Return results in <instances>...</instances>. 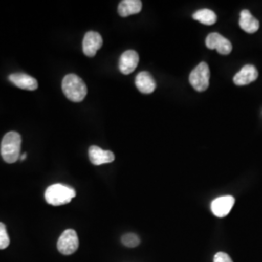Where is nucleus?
I'll return each mask as SVG.
<instances>
[{
    "label": "nucleus",
    "instance_id": "dca6fc26",
    "mask_svg": "<svg viewBox=\"0 0 262 262\" xmlns=\"http://www.w3.org/2000/svg\"><path fill=\"white\" fill-rule=\"evenodd\" d=\"M192 18L205 26H212L217 19L215 12L210 9L198 10L192 15Z\"/></svg>",
    "mask_w": 262,
    "mask_h": 262
},
{
    "label": "nucleus",
    "instance_id": "aec40b11",
    "mask_svg": "<svg viewBox=\"0 0 262 262\" xmlns=\"http://www.w3.org/2000/svg\"><path fill=\"white\" fill-rule=\"evenodd\" d=\"M19 159H20V160L23 161V160H25V159H27V154L25 152V154H23L20 157H19Z\"/></svg>",
    "mask_w": 262,
    "mask_h": 262
},
{
    "label": "nucleus",
    "instance_id": "1a4fd4ad",
    "mask_svg": "<svg viewBox=\"0 0 262 262\" xmlns=\"http://www.w3.org/2000/svg\"><path fill=\"white\" fill-rule=\"evenodd\" d=\"M138 62H139V56L135 51L133 50L125 51L120 58V62H119L120 71L124 75H128L136 69Z\"/></svg>",
    "mask_w": 262,
    "mask_h": 262
},
{
    "label": "nucleus",
    "instance_id": "f03ea898",
    "mask_svg": "<svg viewBox=\"0 0 262 262\" xmlns=\"http://www.w3.org/2000/svg\"><path fill=\"white\" fill-rule=\"evenodd\" d=\"M21 137L18 132L10 131L6 133L1 143V156L7 163L16 162L20 157Z\"/></svg>",
    "mask_w": 262,
    "mask_h": 262
},
{
    "label": "nucleus",
    "instance_id": "f257e3e1",
    "mask_svg": "<svg viewBox=\"0 0 262 262\" xmlns=\"http://www.w3.org/2000/svg\"><path fill=\"white\" fill-rule=\"evenodd\" d=\"M62 92L66 97L73 102H81L88 94L84 81L75 74H68L62 81Z\"/></svg>",
    "mask_w": 262,
    "mask_h": 262
},
{
    "label": "nucleus",
    "instance_id": "6e6552de",
    "mask_svg": "<svg viewBox=\"0 0 262 262\" xmlns=\"http://www.w3.org/2000/svg\"><path fill=\"white\" fill-rule=\"evenodd\" d=\"M234 203L235 198L231 195L217 197L212 202L211 210L215 216L225 217L230 213Z\"/></svg>",
    "mask_w": 262,
    "mask_h": 262
},
{
    "label": "nucleus",
    "instance_id": "7ed1b4c3",
    "mask_svg": "<svg viewBox=\"0 0 262 262\" xmlns=\"http://www.w3.org/2000/svg\"><path fill=\"white\" fill-rule=\"evenodd\" d=\"M76 196L72 187L61 184H55L48 187L45 191V199L52 206H61L68 204Z\"/></svg>",
    "mask_w": 262,
    "mask_h": 262
},
{
    "label": "nucleus",
    "instance_id": "4468645a",
    "mask_svg": "<svg viewBox=\"0 0 262 262\" xmlns=\"http://www.w3.org/2000/svg\"><path fill=\"white\" fill-rule=\"evenodd\" d=\"M239 25H240V28L247 33H254L259 28L258 19H255L249 10H243L241 12Z\"/></svg>",
    "mask_w": 262,
    "mask_h": 262
},
{
    "label": "nucleus",
    "instance_id": "9b49d317",
    "mask_svg": "<svg viewBox=\"0 0 262 262\" xmlns=\"http://www.w3.org/2000/svg\"><path fill=\"white\" fill-rule=\"evenodd\" d=\"M258 78V71L253 66L248 64L234 76L233 82L237 85H246L254 82Z\"/></svg>",
    "mask_w": 262,
    "mask_h": 262
},
{
    "label": "nucleus",
    "instance_id": "2eb2a0df",
    "mask_svg": "<svg viewBox=\"0 0 262 262\" xmlns=\"http://www.w3.org/2000/svg\"><path fill=\"white\" fill-rule=\"evenodd\" d=\"M142 10V2L140 0H123L118 8L121 17H128L130 15L138 14Z\"/></svg>",
    "mask_w": 262,
    "mask_h": 262
},
{
    "label": "nucleus",
    "instance_id": "9d476101",
    "mask_svg": "<svg viewBox=\"0 0 262 262\" xmlns=\"http://www.w3.org/2000/svg\"><path fill=\"white\" fill-rule=\"evenodd\" d=\"M90 160L94 165H102L105 163H111L115 160V156L111 150H104L97 147L92 146L89 150Z\"/></svg>",
    "mask_w": 262,
    "mask_h": 262
},
{
    "label": "nucleus",
    "instance_id": "0eeeda50",
    "mask_svg": "<svg viewBox=\"0 0 262 262\" xmlns=\"http://www.w3.org/2000/svg\"><path fill=\"white\" fill-rule=\"evenodd\" d=\"M102 45L103 39L98 32L89 31L85 33L83 40V52L85 56L94 57Z\"/></svg>",
    "mask_w": 262,
    "mask_h": 262
},
{
    "label": "nucleus",
    "instance_id": "ddd939ff",
    "mask_svg": "<svg viewBox=\"0 0 262 262\" xmlns=\"http://www.w3.org/2000/svg\"><path fill=\"white\" fill-rule=\"evenodd\" d=\"M135 84L142 94H149L155 92L157 84L149 72H140L135 78Z\"/></svg>",
    "mask_w": 262,
    "mask_h": 262
},
{
    "label": "nucleus",
    "instance_id": "423d86ee",
    "mask_svg": "<svg viewBox=\"0 0 262 262\" xmlns=\"http://www.w3.org/2000/svg\"><path fill=\"white\" fill-rule=\"evenodd\" d=\"M206 46L210 50H216L221 55H228L232 51V45L228 39L220 33H210L206 38Z\"/></svg>",
    "mask_w": 262,
    "mask_h": 262
},
{
    "label": "nucleus",
    "instance_id": "20e7f679",
    "mask_svg": "<svg viewBox=\"0 0 262 262\" xmlns=\"http://www.w3.org/2000/svg\"><path fill=\"white\" fill-rule=\"evenodd\" d=\"M210 69L206 62H201L191 71L189 83L197 92H205L210 83Z\"/></svg>",
    "mask_w": 262,
    "mask_h": 262
},
{
    "label": "nucleus",
    "instance_id": "39448f33",
    "mask_svg": "<svg viewBox=\"0 0 262 262\" xmlns=\"http://www.w3.org/2000/svg\"><path fill=\"white\" fill-rule=\"evenodd\" d=\"M79 248V238L73 229H66L57 241V250L61 254L70 255Z\"/></svg>",
    "mask_w": 262,
    "mask_h": 262
},
{
    "label": "nucleus",
    "instance_id": "f8f14e48",
    "mask_svg": "<svg viewBox=\"0 0 262 262\" xmlns=\"http://www.w3.org/2000/svg\"><path fill=\"white\" fill-rule=\"evenodd\" d=\"M11 83L21 90L35 91L38 88V82L33 77L26 73H14L9 76Z\"/></svg>",
    "mask_w": 262,
    "mask_h": 262
},
{
    "label": "nucleus",
    "instance_id": "6ab92c4d",
    "mask_svg": "<svg viewBox=\"0 0 262 262\" xmlns=\"http://www.w3.org/2000/svg\"><path fill=\"white\" fill-rule=\"evenodd\" d=\"M214 262H233L231 257L225 253H215Z\"/></svg>",
    "mask_w": 262,
    "mask_h": 262
},
{
    "label": "nucleus",
    "instance_id": "a211bd4d",
    "mask_svg": "<svg viewBox=\"0 0 262 262\" xmlns=\"http://www.w3.org/2000/svg\"><path fill=\"white\" fill-rule=\"evenodd\" d=\"M10 244L9 235L4 224L0 223V250L6 249Z\"/></svg>",
    "mask_w": 262,
    "mask_h": 262
},
{
    "label": "nucleus",
    "instance_id": "f3484780",
    "mask_svg": "<svg viewBox=\"0 0 262 262\" xmlns=\"http://www.w3.org/2000/svg\"><path fill=\"white\" fill-rule=\"evenodd\" d=\"M122 242L125 247L128 248H135L140 244V238L134 233H127L123 235L122 238Z\"/></svg>",
    "mask_w": 262,
    "mask_h": 262
}]
</instances>
